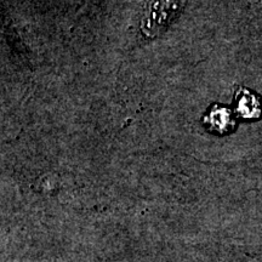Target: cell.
Here are the masks:
<instances>
[{
    "label": "cell",
    "instance_id": "1",
    "mask_svg": "<svg viewBox=\"0 0 262 262\" xmlns=\"http://www.w3.org/2000/svg\"><path fill=\"white\" fill-rule=\"evenodd\" d=\"M186 0H147L140 18V31L147 38H156L181 14Z\"/></svg>",
    "mask_w": 262,
    "mask_h": 262
},
{
    "label": "cell",
    "instance_id": "2",
    "mask_svg": "<svg viewBox=\"0 0 262 262\" xmlns=\"http://www.w3.org/2000/svg\"><path fill=\"white\" fill-rule=\"evenodd\" d=\"M204 123L211 131H216L219 134L227 133L234 126V120L231 112L226 108L219 106L211 108L210 112L204 118Z\"/></svg>",
    "mask_w": 262,
    "mask_h": 262
},
{
    "label": "cell",
    "instance_id": "3",
    "mask_svg": "<svg viewBox=\"0 0 262 262\" xmlns=\"http://www.w3.org/2000/svg\"><path fill=\"white\" fill-rule=\"evenodd\" d=\"M235 110L242 118H257L261 114V104L253 93L241 89L235 96Z\"/></svg>",
    "mask_w": 262,
    "mask_h": 262
}]
</instances>
